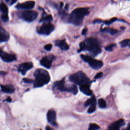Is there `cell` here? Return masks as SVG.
I'll list each match as a JSON object with an SVG mask.
<instances>
[{"label":"cell","mask_w":130,"mask_h":130,"mask_svg":"<svg viewBox=\"0 0 130 130\" xmlns=\"http://www.w3.org/2000/svg\"><path fill=\"white\" fill-rule=\"evenodd\" d=\"M88 50L96 55L99 54L101 50L98 40L94 38H88L80 44V49L78 52Z\"/></svg>","instance_id":"obj_1"},{"label":"cell","mask_w":130,"mask_h":130,"mask_svg":"<svg viewBox=\"0 0 130 130\" xmlns=\"http://www.w3.org/2000/svg\"><path fill=\"white\" fill-rule=\"evenodd\" d=\"M89 13L88 9L86 8H79L75 9L70 14L69 21L76 25H80L85 16Z\"/></svg>","instance_id":"obj_2"},{"label":"cell","mask_w":130,"mask_h":130,"mask_svg":"<svg viewBox=\"0 0 130 130\" xmlns=\"http://www.w3.org/2000/svg\"><path fill=\"white\" fill-rule=\"evenodd\" d=\"M35 80L34 87H40L47 84L50 81V76L47 71L44 69H39L34 73Z\"/></svg>","instance_id":"obj_3"},{"label":"cell","mask_w":130,"mask_h":130,"mask_svg":"<svg viewBox=\"0 0 130 130\" xmlns=\"http://www.w3.org/2000/svg\"><path fill=\"white\" fill-rule=\"evenodd\" d=\"M69 79L72 82L80 85H90V80L87 78L86 75L82 72L79 71L76 73L71 75Z\"/></svg>","instance_id":"obj_4"},{"label":"cell","mask_w":130,"mask_h":130,"mask_svg":"<svg viewBox=\"0 0 130 130\" xmlns=\"http://www.w3.org/2000/svg\"><path fill=\"white\" fill-rule=\"evenodd\" d=\"M54 86L56 87L58 89L62 91H68L73 93L74 94H76L78 92V89L77 87L72 85L71 86H66L64 84V80L62 79L60 81H58L55 82L53 84Z\"/></svg>","instance_id":"obj_5"},{"label":"cell","mask_w":130,"mask_h":130,"mask_svg":"<svg viewBox=\"0 0 130 130\" xmlns=\"http://www.w3.org/2000/svg\"><path fill=\"white\" fill-rule=\"evenodd\" d=\"M81 57L84 61L88 62L90 66L94 69H99L103 66V62L100 60L93 59L90 56L83 54L81 55Z\"/></svg>","instance_id":"obj_6"},{"label":"cell","mask_w":130,"mask_h":130,"mask_svg":"<svg viewBox=\"0 0 130 130\" xmlns=\"http://www.w3.org/2000/svg\"><path fill=\"white\" fill-rule=\"evenodd\" d=\"M20 16L25 21L31 22L36 19L38 16V13L32 10H24L20 13Z\"/></svg>","instance_id":"obj_7"},{"label":"cell","mask_w":130,"mask_h":130,"mask_svg":"<svg viewBox=\"0 0 130 130\" xmlns=\"http://www.w3.org/2000/svg\"><path fill=\"white\" fill-rule=\"evenodd\" d=\"M54 29V26L50 23H45L38 29V32L40 34L48 35Z\"/></svg>","instance_id":"obj_8"},{"label":"cell","mask_w":130,"mask_h":130,"mask_svg":"<svg viewBox=\"0 0 130 130\" xmlns=\"http://www.w3.org/2000/svg\"><path fill=\"white\" fill-rule=\"evenodd\" d=\"M0 57L3 61L7 62H11L16 59L15 55L8 53L2 49H0Z\"/></svg>","instance_id":"obj_9"},{"label":"cell","mask_w":130,"mask_h":130,"mask_svg":"<svg viewBox=\"0 0 130 130\" xmlns=\"http://www.w3.org/2000/svg\"><path fill=\"white\" fill-rule=\"evenodd\" d=\"M35 2L32 1H29L25 2L22 3L18 4V5H16V7L19 9L28 10L33 8L35 6Z\"/></svg>","instance_id":"obj_10"},{"label":"cell","mask_w":130,"mask_h":130,"mask_svg":"<svg viewBox=\"0 0 130 130\" xmlns=\"http://www.w3.org/2000/svg\"><path fill=\"white\" fill-rule=\"evenodd\" d=\"M54 57L52 55L46 56L42 58L40 61L41 64L46 68H50L52 64V62L54 59Z\"/></svg>","instance_id":"obj_11"},{"label":"cell","mask_w":130,"mask_h":130,"mask_svg":"<svg viewBox=\"0 0 130 130\" xmlns=\"http://www.w3.org/2000/svg\"><path fill=\"white\" fill-rule=\"evenodd\" d=\"M33 67V64L31 62H25L21 64L18 68V71L22 75H25L26 72L29 69H31Z\"/></svg>","instance_id":"obj_12"},{"label":"cell","mask_w":130,"mask_h":130,"mask_svg":"<svg viewBox=\"0 0 130 130\" xmlns=\"http://www.w3.org/2000/svg\"><path fill=\"white\" fill-rule=\"evenodd\" d=\"M47 118L48 122L53 125H56V112L54 110L50 109L47 114Z\"/></svg>","instance_id":"obj_13"},{"label":"cell","mask_w":130,"mask_h":130,"mask_svg":"<svg viewBox=\"0 0 130 130\" xmlns=\"http://www.w3.org/2000/svg\"><path fill=\"white\" fill-rule=\"evenodd\" d=\"M124 123V121L123 119H120L112 123H111L109 126L107 130H119L120 127L123 125Z\"/></svg>","instance_id":"obj_14"},{"label":"cell","mask_w":130,"mask_h":130,"mask_svg":"<svg viewBox=\"0 0 130 130\" xmlns=\"http://www.w3.org/2000/svg\"><path fill=\"white\" fill-rule=\"evenodd\" d=\"M8 32L0 26V42H4L8 41L9 39Z\"/></svg>","instance_id":"obj_15"},{"label":"cell","mask_w":130,"mask_h":130,"mask_svg":"<svg viewBox=\"0 0 130 130\" xmlns=\"http://www.w3.org/2000/svg\"><path fill=\"white\" fill-rule=\"evenodd\" d=\"M55 44L56 46L59 47L61 48V49L63 50H67L69 48V45L66 43L65 40H57L55 42Z\"/></svg>","instance_id":"obj_16"},{"label":"cell","mask_w":130,"mask_h":130,"mask_svg":"<svg viewBox=\"0 0 130 130\" xmlns=\"http://www.w3.org/2000/svg\"><path fill=\"white\" fill-rule=\"evenodd\" d=\"M2 90L6 93H13L15 91V88L13 86L11 85H1Z\"/></svg>","instance_id":"obj_17"},{"label":"cell","mask_w":130,"mask_h":130,"mask_svg":"<svg viewBox=\"0 0 130 130\" xmlns=\"http://www.w3.org/2000/svg\"><path fill=\"white\" fill-rule=\"evenodd\" d=\"M80 90L85 94L87 95H90L92 94V91L89 88V85H83L80 87Z\"/></svg>","instance_id":"obj_18"},{"label":"cell","mask_w":130,"mask_h":130,"mask_svg":"<svg viewBox=\"0 0 130 130\" xmlns=\"http://www.w3.org/2000/svg\"><path fill=\"white\" fill-rule=\"evenodd\" d=\"M96 109V99L93 101V102L90 105V107L88 109V113H91L95 111Z\"/></svg>","instance_id":"obj_19"},{"label":"cell","mask_w":130,"mask_h":130,"mask_svg":"<svg viewBox=\"0 0 130 130\" xmlns=\"http://www.w3.org/2000/svg\"><path fill=\"white\" fill-rule=\"evenodd\" d=\"M52 20V17L51 15H45L43 16L40 20V21H44L47 23H49L50 21H51Z\"/></svg>","instance_id":"obj_20"},{"label":"cell","mask_w":130,"mask_h":130,"mask_svg":"<svg viewBox=\"0 0 130 130\" xmlns=\"http://www.w3.org/2000/svg\"><path fill=\"white\" fill-rule=\"evenodd\" d=\"M0 10L3 13H7L8 11L7 6L4 3H1L0 4Z\"/></svg>","instance_id":"obj_21"},{"label":"cell","mask_w":130,"mask_h":130,"mask_svg":"<svg viewBox=\"0 0 130 130\" xmlns=\"http://www.w3.org/2000/svg\"><path fill=\"white\" fill-rule=\"evenodd\" d=\"M98 105L101 108H105L106 107V101L103 99H100L98 100Z\"/></svg>","instance_id":"obj_22"},{"label":"cell","mask_w":130,"mask_h":130,"mask_svg":"<svg viewBox=\"0 0 130 130\" xmlns=\"http://www.w3.org/2000/svg\"><path fill=\"white\" fill-rule=\"evenodd\" d=\"M100 128L99 125L95 123H90L89 125L88 130H98Z\"/></svg>","instance_id":"obj_23"},{"label":"cell","mask_w":130,"mask_h":130,"mask_svg":"<svg viewBox=\"0 0 130 130\" xmlns=\"http://www.w3.org/2000/svg\"><path fill=\"white\" fill-rule=\"evenodd\" d=\"M129 42H130V39H124V40H122L121 42H120V44L121 47H124L126 46L129 44Z\"/></svg>","instance_id":"obj_24"},{"label":"cell","mask_w":130,"mask_h":130,"mask_svg":"<svg viewBox=\"0 0 130 130\" xmlns=\"http://www.w3.org/2000/svg\"><path fill=\"white\" fill-rule=\"evenodd\" d=\"M95 100V96H92L90 99H88V100L86 101V102L85 103V106H88L90 105L93 102V101Z\"/></svg>","instance_id":"obj_25"},{"label":"cell","mask_w":130,"mask_h":130,"mask_svg":"<svg viewBox=\"0 0 130 130\" xmlns=\"http://www.w3.org/2000/svg\"><path fill=\"white\" fill-rule=\"evenodd\" d=\"M1 19L4 22H7L9 20V17L7 13H4L3 14H2V15L1 16Z\"/></svg>","instance_id":"obj_26"},{"label":"cell","mask_w":130,"mask_h":130,"mask_svg":"<svg viewBox=\"0 0 130 130\" xmlns=\"http://www.w3.org/2000/svg\"><path fill=\"white\" fill-rule=\"evenodd\" d=\"M116 20H117V18H112V19H111L110 20H108V21H105V23L107 24H110L113 22H114V21H115Z\"/></svg>","instance_id":"obj_27"},{"label":"cell","mask_w":130,"mask_h":130,"mask_svg":"<svg viewBox=\"0 0 130 130\" xmlns=\"http://www.w3.org/2000/svg\"><path fill=\"white\" fill-rule=\"evenodd\" d=\"M115 46V44H111V45L108 46L105 49H106V50H107V51H111V50H112L113 47H114Z\"/></svg>","instance_id":"obj_28"},{"label":"cell","mask_w":130,"mask_h":130,"mask_svg":"<svg viewBox=\"0 0 130 130\" xmlns=\"http://www.w3.org/2000/svg\"><path fill=\"white\" fill-rule=\"evenodd\" d=\"M44 48L46 50H48V51H49L52 48V45L50 44H47L45 46H44Z\"/></svg>","instance_id":"obj_29"},{"label":"cell","mask_w":130,"mask_h":130,"mask_svg":"<svg viewBox=\"0 0 130 130\" xmlns=\"http://www.w3.org/2000/svg\"><path fill=\"white\" fill-rule=\"evenodd\" d=\"M109 32L112 35H115V34H116L117 32V30L116 29H113V28H110V31Z\"/></svg>","instance_id":"obj_30"},{"label":"cell","mask_w":130,"mask_h":130,"mask_svg":"<svg viewBox=\"0 0 130 130\" xmlns=\"http://www.w3.org/2000/svg\"><path fill=\"white\" fill-rule=\"evenodd\" d=\"M5 1L6 2L9 3L10 5H12L14 4L15 3H16L17 0H5Z\"/></svg>","instance_id":"obj_31"},{"label":"cell","mask_w":130,"mask_h":130,"mask_svg":"<svg viewBox=\"0 0 130 130\" xmlns=\"http://www.w3.org/2000/svg\"><path fill=\"white\" fill-rule=\"evenodd\" d=\"M102 75H103V73L102 72H99V73H98V74H96V75L94 77V78L95 79L100 78H101L102 76Z\"/></svg>","instance_id":"obj_32"},{"label":"cell","mask_w":130,"mask_h":130,"mask_svg":"<svg viewBox=\"0 0 130 130\" xmlns=\"http://www.w3.org/2000/svg\"><path fill=\"white\" fill-rule=\"evenodd\" d=\"M23 81L25 83H31L33 82V81L31 79H27V78H23Z\"/></svg>","instance_id":"obj_33"},{"label":"cell","mask_w":130,"mask_h":130,"mask_svg":"<svg viewBox=\"0 0 130 130\" xmlns=\"http://www.w3.org/2000/svg\"><path fill=\"white\" fill-rule=\"evenodd\" d=\"M87 30V28H84V29H83L82 31V35H84L86 33Z\"/></svg>","instance_id":"obj_34"},{"label":"cell","mask_w":130,"mask_h":130,"mask_svg":"<svg viewBox=\"0 0 130 130\" xmlns=\"http://www.w3.org/2000/svg\"><path fill=\"white\" fill-rule=\"evenodd\" d=\"M6 101L8 102H11V98L10 97H8V98L6 99Z\"/></svg>","instance_id":"obj_35"},{"label":"cell","mask_w":130,"mask_h":130,"mask_svg":"<svg viewBox=\"0 0 130 130\" xmlns=\"http://www.w3.org/2000/svg\"><path fill=\"white\" fill-rule=\"evenodd\" d=\"M46 130H53V129L52 128H51L50 126H47L46 127Z\"/></svg>","instance_id":"obj_36"},{"label":"cell","mask_w":130,"mask_h":130,"mask_svg":"<svg viewBox=\"0 0 130 130\" xmlns=\"http://www.w3.org/2000/svg\"><path fill=\"white\" fill-rule=\"evenodd\" d=\"M125 130H130V123H128V125H127L126 128H125Z\"/></svg>","instance_id":"obj_37"},{"label":"cell","mask_w":130,"mask_h":130,"mask_svg":"<svg viewBox=\"0 0 130 130\" xmlns=\"http://www.w3.org/2000/svg\"><path fill=\"white\" fill-rule=\"evenodd\" d=\"M101 22H102L101 20L98 19V20H95L94 21V23H100Z\"/></svg>","instance_id":"obj_38"}]
</instances>
